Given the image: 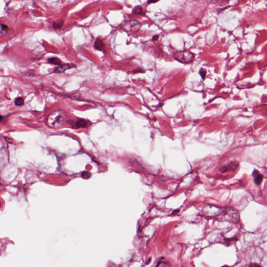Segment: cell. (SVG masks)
I'll return each instance as SVG.
<instances>
[{
    "label": "cell",
    "mask_w": 267,
    "mask_h": 267,
    "mask_svg": "<svg viewBox=\"0 0 267 267\" xmlns=\"http://www.w3.org/2000/svg\"><path fill=\"white\" fill-rule=\"evenodd\" d=\"M67 120V113L64 111H54L47 117L46 123L49 126L53 129H58L62 127Z\"/></svg>",
    "instance_id": "6da1fadb"
},
{
    "label": "cell",
    "mask_w": 267,
    "mask_h": 267,
    "mask_svg": "<svg viewBox=\"0 0 267 267\" xmlns=\"http://www.w3.org/2000/svg\"><path fill=\"white\" fill-rule=\"evenodd\" d=\"M218 217H219V220L221 221H228L231 223H237L240 219L239 212L232 208L222 210Z\"/></svg>",
    "instance_id": "7a4b0ae2"
},
{
    "label": "cell",
    "mask_w": 267,
    "mask_h": 267,
    "mask_svg": "<svg viewBox=\"0 0 267 267\" xmlns=\"http://www.w3.org/2000/svg\"><path fill=\"white\" fill-rule=\"evenodd\" d=\"M174 58L179 62L187 63L193 61L194 58V55L190 51H181L175 53Z\"/></svg>",
    "instance_id": "3957f363"
},
{
    "label": "cell",
    "mask_w": 267,
    "mask_h": 267,
    "mask_svg": "<svg viewBox=\"0 0 267 267\" xmlns=\"http://www.w3.org/2000/svg\"><path fill=\"white\" fill-rule=\"evenodd\" d=\"M141 25L137 20H130L126 22L123 27L125 30L128 32L135 33L141 29Z\"/></svg>",
    "instance_id": "277c9868"
},
{
    "label": "cell",
    "mask_w": 267,
    "mask_h": 267,
    "mask_svg": "<svg viewBox=\"0 0 267 267\" xmlns=\"http://www.w3.org/2000/svg\"><path fill=\"white\" fill-rule=\"evenodd\" d=\"M209 207L206 208L204 209V215L207 217H217L222 211V209L218 207H215L214 206H208Z\"/></svg>",
    "instance_id": "5b68a950"
},
{
    "label": "cell",
    "mask_w": 267,
    "mask_h": 267,
    "mask_svg": "<svg viewBox=\"0 0 267 267\" xmlns=\"http://www.w3.org/2000/svg\"><path fill=\"white\" fill-rule=\"evenodd\" d=\"M239 166V162L237 161H233L231 162L227 166H223L222 167L220 171L222 173H224L228 171H234L235 169H237Z\"/></svg>",
    "instance_id": "8992f818"
},
{
    "label": "cell",
    "mask_w": 267,
    "mask_h": 267,
    "mask_svg": "<svg viewBox=\"0 0 267 267\" xmlns=\"http://www.w3.org/2000/svg\"><path fill=\"white\" fill-rule=\"evenodd\" d=\"M74 65L73 64H67L61 65L60 66L56 67L54 69V72L56 73H60L64 72V71L70 69V68L74 67Z\"/></svg>",
    "instance_id": "52a82bcc"
},
{
    "label": "cell",
    "mask_w": 267,
    "mask_h": 267,
    "mask_svg": "<svg viewBox=\"0 0 267 267\" xmlns=\"http://www.w3.org/2000/svg\"><path fill=\"white\" fill-rule=\"evenodd\" d=\"M88 125V122L84 119H77L73 123L72 126L79 128V127H86Z\"/></svg>",
    "instance_id": "ba28073f"
},
{
    "label": "cell",
    "mask_w": 267,
    "mask_h": 267,
    "mask_svg": "<svg viewBox=\"0 0 267 267\" xmlns=\"http://www.w3.org/2000/svg\"><path fill=\"white\" fill-rule=\"evenodd\" d=\"M253 175L255 184L256 185H260L263 179V175L259 173V171H257V170H255L253 173Z\"/></svg>",
    "instance_id": "9c48e42d"
},
{
    "label": "cell",
    "mask_w": 267,
    "mask_h": 267,
    "mask_svg": "<svg viewBox=\"0 0 267 267\" xmlns=\"http://www.w3.org/2000/svg\"><path fill=\"white\" fill-rule=\"evenodd\" d=\"M94 48L99 51H103L105 50V44L100 38L96 39L94 42Z\"/></svg>",
    "instance_id": "30bf717a"
},
{
    "label": "cell",
    "mask_w": 267,
    "mask_h": 267,
    "mask_svg": "<svg viewBox=\"0 0 267 267\" xmlns=\"http://www.w3.org/2000/svg\"><path fill=\"white\" fill-rule=\"evenodd\" d=\"M8 30V27L6 25L0 24V37L6 34Z\"/></svg>",
    "instance_id": "8fae6325"
},
{
    "label": "cell",
    "mask_w": 267,
    "mask_h": 267,
    "mask_svg": "<svg viewBox=\"0 0 267 267\" xmlns=\"http://www.w3.org/2000/svg\"><path fill=\"white\" fill-rule=\"evenodd\" d=\"M49 62L53 64L58 65H61V61L59 58H49Z\"/></svg>",
    "instance_id": "7c38bea8"
},
{
    "label": "cell",
    "mask_w": 267,
    "mask_h": 267,
    "mask_svg": "<svg viewBox=\"0 0 267 267\" xmlns=\"http://www.w3.org/2000/svg\"><path fill=\"white\" fill-rule=\"evenodd\" d=\"M133 13L134 14H138V15H142L143 14V8L141 6H136L133 8Z\"/></svg>",
    "instance_id": "4fadbf2b"
},
{
    "label": "cell",
    "mask_w": 267,
    "mask_h": 267,
    "mask_svg": "<svg viewBox=\"0 0 267 267\" xmlns=\"http://www.w3.org/2000/svg\"><path fill=\"white\" fill-rule=\"evenodd\" d=\"M24 103V100L21 97H18L17 98H16L15 100V104L17 106H20L22 105Z\"/></svg>",
    "instance_id": "5bb4252c"
},
{
    "label": "cell",
    "mask_w": 267,
    "mask_h": 267,
    "mask_svg": "<svg viewBox=\"0 0 267 267\" xmlns=\"http://www.w3.org/2000/svg\"><path fill=\"white\" fill-rule=\"evenodd\" d=\"M63 23H64L63 21H61V22H54L53 23V26L55 29H60L62 27Z\"/></svg>",
    "instance_id": "9a60e30c"
},
{
    "label": "cell",
    "mask_w": 267,
    "mask_h": 267,
    "mask_svg": "<svg viewBox=\"0 0 267 267\" xmlns=\"http://www.w3.org/2000/svg\"><path fill=\"white\" fill-rule=\"evenodd\" d=\"M199 73H200V75L202 77V79H205L206 76V74H207V71H206V70L205 69H204V68H201L200 70Z\"/></svg>",
    "instance_id": "2e32d148"
},
{
    "label": "cell",
    "mask_w": 267,
    "mask_h": 267,
    "mask_svg": "<svg viewBox=\"0 0 267 267\" xmlns=\"http://www.w3.org/2000/svg\"><path fill=\"white\" fill-rule=\"evenodd\" d=\"M82 175V177H83L84 179H88L89 177H90V174H89V173H88V172H83Z\"/></svg>",
    "instance_id": "e0dca14e"
},
{
    "label": "cell",
    "mask_w": 267,
    "mask_h": 267,
    "mask_svg": "<svg viewBox=\"0 0 267 267\" xmlns=\"http://www.w3.org/2000/svg\"><path fill=\"white\" fill-rule=\"evenodd\" d=\"M156 267H167V264L163 262H161L158 263Z\"/></svg>",
    "instance_id": "ac0fdd59"
},
{
    "label": "cell",
    "mask_w": 267,
    "mask_h": 267,
    "mask_svg": "<svg viewBox=\"0 0 267 267\" xmlns=\"http://www.w3.org/2000/svg\"><path fill=\"white\" fill-rule=\"evenodd\" d=\"M249 267H261L259 265L256 263H251L250 264Z\"/></svg>",
    "instance_id": "d6986e66"
},
{
    "label": "cell",
    "mask_w": 267,
    "mask_h": 267,
    "mask_svg": "<svg viewBox=\"0 0 267 267\" xmlns=\"http://www.w3.org/2000/svg\"><path fill=\"white\" fill-rule=\"evenodd\" d=\"M158 39H159V36H158V35L155 36L153 37V41H156V40H158Z\"/></svg>",
    "instance_id": "ffe728a7"
},
{
    "label": "cell",
    "mask_w": 267,
    "mask_h": 267,
    "mask_svg": "<svg viewBox=\"0 0 267 267\" xmlns=\"http://www.w3.org/2000/svg\"><path fill=\"white\" fill-rule=\"evenodd\" d=\"M141 71H144V70H141V69H139V70H134L133 71V72L134 73H137V72H142Z\"/></svg>",
    "instance_id": "44dd1931"
},
{
    "label": "cell",
    "mask_w": 267,
    "mask_h": 267,
    "mask_svg": "<svg viewBox=\"0 0 267 267\" xmlns=\"http://www.w3.org/2000/svg\"><path fill=\"white\" fill-rule=\"evenodd\" d=\"M2 119V117H1V116H0V120H1V119Z\"/></svg>",
    "instance_id": "7402d4cb"
}]
</instances>
